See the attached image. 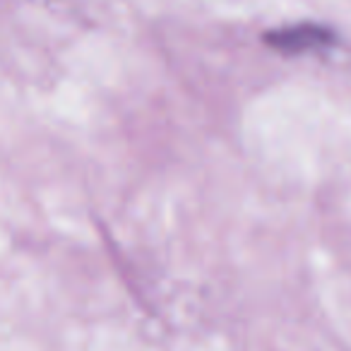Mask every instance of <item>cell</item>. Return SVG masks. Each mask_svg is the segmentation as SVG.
Listing matches in <instances>:
<instances>
[{
	"label": "cell",
	"instance_id": "obj_1",
	"mask_svg": "<svg viewBox=\"0 0 351 351\" xmlns=\"http://www.w3.org/2000/svg\"><path fill=\"white\" fill-rule=\"evenodd\" d=\"M265 44L279 51L282 56H301L311 51H320L335 44V32L317 22H301V25H287L265 34Z\"/></svg>",
	"mask_w": 351,
	"mask_h": 351
}]
</instances>
